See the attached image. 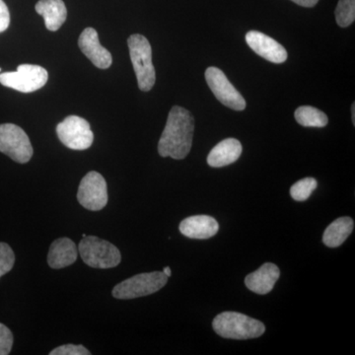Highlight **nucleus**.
Here are the masks:
<instances>
[{
    "label": "nucleus",
    "instance_id": "1",
    "mask_svg": "<svg viewBox=\"0 0 355 355\" xmlns=\"http://www.w3.org/2000/svg\"><path fill=\"white\" fill-rule=\"evenodd\" d=\"M193 130L195 120L190 112L182 107H173L159 140L160 156L176 160L186 158L193 146Z\"/></svg>",
    "mask_w": 355,
    "mask_h": 355
},
{
    "label": "nucleus",
    "instance_id": "2",
    "mask_svg": "<svg viewBox=\"0 0 355 355\" xmlns=\"http://www.w3.org/2000/svg\"><path fill=\"white\" fill-rule=\"evenodd\" d=\"M217 335L231 340H251L260 338L266 331L265 324L241 313L223 312L212 322Z\"/></svg>",
    "mask_w": 355,
    "mask_h": 355
},
{
    "label": "nucleus",
    "instance_id": "3",
    "mask_svg": "<svg viewBox=\"0 0 355 355\" xmlns=\"http://www.w3.org/2000/svg\"><path fill=\"white\" fill-rule=\"evenodd\" d=\"M128 46L139 88L144 92H148L153 88L156 81L150 44L146 37L135 34L128 38Z\"/></svg>",
    "mask_w": 355,
    "mask_h": 355
},
{
    "label": "nucleus",
    "instance_id": "4",
    "mask_svg": "<svg viewBox=\"0 0 355 355\" xmlns=\"http://www.w3.org/2000/svg\"><path fill=\"white\" fill-rule=\"evenodd\" d=\"M78 252L86 265L94 268H111L120 265V250L96 236H85L79 243Z\"/></svg>",
    "mask_w": 355,
    "mask_h": 355
},
{
    "label": "nucleus",
    "instance_id": "5",
    "mask_svg": "<svg viewBox=\"0 0 355 355\" xmlns=\"http://www.w3.org/2000/svg\"><path fill=\"white\" fill-rule=\"evenodd\" d=\"M167 282L168 277L163 272L140 273L114 286L112 294L116 299L144 297L160 291Z\"/></svg>",
    "mask_w": 355,
    "mask_h": 355
},
{
    "label": "nucleus",
    "instance_id": "6",
    "mask_svg": "<svg viewBox=\"0 0 355 355\" xmlns=\"http://www.w3.org/2000/svg\"><path fill=\"white\" fill-rule=\"evenodd\" d=\"M48 71L40 65L21 64L16 71L0 74V83L22 93H31L46 85Z\"/></svg>",
    "mask_w": 355,
    "mask_h": 355
},
{
    "label": "nucleus",
    "instance_id": "7",
    "mask_svg": "<svg viewBox=\"0 0 355 355\" xmlns=\"http://www.w3.org/2000/svg\"><path fill=\"white\" fill-rule=\"evenodd\" d=\"M0 153L25 164L33 156V147L24 130L13 123L0 125Z\"/></svg>",
    "mask_w": 355,
    "mask_h": 355
},
{
    "label": "nucleus",
    "instance_id": "8",
    "mask_svg": "<svg viewBox=\"0 0 355 355\" xmlns=\"http://www.w3.org/2000/svg\"><path fill=\"white\" fill-rule=\"evenodd\" d=\"M57 133L62 144L73 150H85L94 140L88 121L77 116H67L58 123Z\"/></svg>",
    "mask_w": 355,
    "mask_h": 355
},
{
    "label": "nucleus",
    "instance_id": "9",
    "mask_svg": "<svg viewBox=\"0 0 355 355\" xmlns=\"http://www.w3.org/2000/svg\"><path fill=\"white\" fill-rule=\"evenodd\" d=\"M78 202L86 209L99 211L108 203V190L105 178L92 171L81 180L77 191Z\"/></svg>",
    "mask_w": 355,
    "mask_h": 355
},
{
    "label": "nucleus",
    "instance_id": "10",
    "mask_svg": "<svg viewBox=\"0 0 355 355\" xmlns=\"http://www.w3.org/2000/svg\"><path fill=\"white\" fill-rule=\"evenodd\" d=\"M205 80L219 102L235 111L246 108V101L237 89L228 80L225 73L217 67H209L205 71Z\"/></svg>",
    "mask_w": 355,
    "mask_h": 355
},
{
    "label": "nucleus",
    "instance_id": "11",
    "mask_svg": "<svg viewBox=\"0 0 355 355\" xmlns=\"http://www.w3.org/2000/svg\"><path fill=\"white\" fill-rule=\"evenodd\" d=\"M248 46L260 57L273 64H284L287 60V51L284 46L266 34L250 31L246 35Z\"/></svg>",
    "mask_w": 355,
    "mask_h": 355
},
{
    "label": "nucleus",
    "instance_id": "12",
    "mask_svg": "<svg viewBox=\"0 0 355 355\" xmlns=\"http://www.w3.org/2000/svg\"><path fill=\"white\" fill-rule=\"evenodd\" d=\"M78 46L84 55L98 69H107L113 62L111 53L101 46L98 33L93 28H86L78 39Z\"/></svg>",
    "mask_w": 355,
    "mask_h": 355
},
{
    "label": "nucleus",
    "instance_id": "13",
    "mask_svg": "<svg viewBox=\"0 0 355 355\" xmlns=\"http://www.w3.org/2000/svg\"><path fill=\"white\" fill-rule=\"evenodd\" d=\"M180 232L191 239L205 240L214 237L219 230L218 222L209 216H195L180 223Z\"/></svg>",
    "mask_w": 355,
    "mask_h": 355
},
{
    "label": "nucleus",
    "instance_id": "14",
    "mask_svg": "<svg viewBox=\"0 0 355 355\" xmlns=\"http://www.w3.org/2000/svg\"><path fill=\"white\" fill-rule=\"evenodd\" d=\"M279 277V268L275 263H266L256 272L247 275L245 284L254 293L266 295L272 291Z\"/></svg>",
    "mask_w": 355,
    "mask_h": 355
},
{
    "label": "nucleus",
    "instance_id": "15",
    "mask_svg": "<svg viewBox=\"0 0 355 355\" xmlns=\"http://www.w3.org/2000/svg\"><path fill=\"white\" fill-rule=\"evenodd\" d=\"M78 249L76 243L69 238H60L51 245L48 254V263L53 270H60L76 263Z\"/></svg>",
    "mask_w": 355,
    "mask_h": 355
},
{
    "label": "nucleus",
    "instance_id": "16",
    "mask_svg": "<svg viewBox=\"0 0 355 355\" xmlns=\"http://www.w3.org/2000/svg\"><path fill=\"white\" fill-rule=\"evenodd\" d=\"M241 142L235 139L222 140L212 148L207 156V164L210 167L221 168L232 164L241 156Z\"/></svg>",
    "mask_w": 355,
    "mask_h": 355
},
{
    "label": "nucleus",
    "instance_id": "17",
    "mask_svg": "<svg viewBox=\"0 0 355 355\" xmlns=\"http://www.w3.org/2000/svg\"><path fill=\"white\" fill-rule=\"evenodd\" d=\"M36 11L43 16L49 31H58L67 20V7L62 0H40L36 4Z\"/></svg>",
    "mask_w": 355,
    "mask_h": 355
},
{
    "label": "nucleus",
    "instance_id": "18",
    "mask_svg": "<svg viewBox=\"0 0 355 355\" xmlns=\"http://www.w3.org/2000/svg\"><path fill=\"white\" fill-rule=\"evenodd\" d=\"M354 228V222L350 217H340L324 230L323 242L330 248L340 247L349 237Z\"/></svg>",
    "mask_w": 355,
    "mask_h": 355
},
{
    "label": "nucleus",
    "instance_id": "19",
    "mask_svg": "<svg viewBox=\"0 0 355 355\" xmlns=\"http://www.w3.org/2000/svg\"><path fill=\"white\" fill-rule=\"evenodd\" d=\"M294 116L299 125L305 128H324L329 123L328 116L324 112L311 106L299 107Z\"/></svg>",
    "mask_w": 355,
    "mask_h": 355
},
{
    "label": "nucleus",
    "instance_id": "20",
    "mask_svg": "<svg viewBox=\"0 0 355 355\" xmlns=\"http://www.w3.org/2000/svg\"><path fill=\"white\" fill-rule=\"evenodd\" d=\"M335 13L338 25L342 28L349 27L355 20V0H340Z\"/></svg>",
    "mask_w": 355,
    "mask_h": 355
},
{
    "label": "nucleus",
    "instance_id": "21",
    "mask_svg": "<svg viewBox=\"0 0 355 355\" xmlns=\"http://www.w3.org/2000/svg\"><path fill=\"white\" fill-rule=\"evenodd\" d=\"M318 183L314 178H305L293 184L291 189L292 198L296 202H305L317 188Z\"/></svg>",
    "mask_w": 355,
    "mask_h": 355
},
{
    "label": "nucleus",
    "instance_id": "22",
    "mask_svg": "<svg viewBox=\"0 0 355 355\" xmlns=\"http://www.w3.org/2000/svg\"><path fill=\"white\" fill-rule=\"evenodd\" d=\"M15 263V254L6 243L0 242V279L12 270Z\"/></svg>",
    "mask_w": 355,
    "mask_h": 355
},
{
    "label": "nucleus",
    "instance_id": "23",
    "mask_svg": "<svg viewBox=\"0 0 355 355\" xmlns=\"http://www.w3.org/2000/svg\"><path fill=\"white\" fill-rule=\"evenodd\" d=\"M13 345V335L11 331L0 323V355L10 354Z\"/></svg>",
    "mask_w": 355,
    "mask_h": 355
},
{
    "label": "nucleus",
    "instance_id": "24",
    "mask_svg": "<svg viewBox=\"0 0 355 355\" xmlns=\"http://www.w3.org/2000/svg\"><path fill=\"white\" fill-rule=\"evenodd\" d=\"M51 355H90L86 347L81 345H64L51 350Z\"/></svg>",
    "mask_w": 355,
    "mask_h": 355
},
{
    "label": "nucleus",
    "instance_id": "25",
    "mask_svg": "<svg viewBox=\"0 0 355 355\" xmlns=\"http://www.w3.org/2000/svg\"><path fill=\"white\" fill-rule=\"evenodd\" d=\"M10 24V13L3 0H0V33L6 31Z\"/></svg>",
    "mask_w": 355,
    "mask_h": 355
},
{
    "label": "nucleus",
    "instance_id": "26",
    "mask_svg": "<svg viewBox=\"0 0 355 355\" xmlns=\"http://www.w3.org/2000/svg\"><path fill=\"white\" fill-rule=\"evenodd\" d=\"M291 1L303 7H314L319 0H291Z\"/></svg>",
    "mask_w": 355,
    "mask_h": 355
},
{
    "label": "nucleus",
    "instance_id": "27",
    "mask_svg": "<svg viewBox=\"0 0 355 355\" xmlns=\"http://www.w3.org/2000/svg\"><path fill=\"white\" fill-rule=\"evenodd\" d=\"M163 272H164L165 275H167L168 277H170L172 275L171 268H170L169 266H165L164 270H163Z\"/></svg>",
    "mask_w": 355,
    "mask_h": 355
},
{
    "label": "nucleus",
    "instance_id": "28",
    "mask_svg": "<svg viewBox=\"0 0 355 355\" xmlns=\"http://www.w3.org/2000/svg\"><path fill=\"white\" fill-rule=\"evenodd\" d=\"M355 104L354 103V104H352V123H354V125H355Z\"/></svg>",
    "mask_w": 355,
    "mask_h": 355
},
{
    "label": "nucleus",
    "instance_id": "29",
    "mask_svg": "<svg viewBox=\"0 0 355 355\" xmlns=\"http://www.w3.org/2000/svg\"><path fill=\"white\" fill-rule=\"evenodd\" d=\"M0 71H1V69H0Z\"/></svg>",
    "mask_w": 355,
    "mask_h": 355
}]
</instances>
